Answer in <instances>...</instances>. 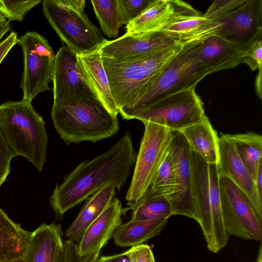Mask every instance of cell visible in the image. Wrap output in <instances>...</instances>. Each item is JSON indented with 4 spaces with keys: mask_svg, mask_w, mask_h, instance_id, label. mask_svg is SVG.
<instances>
[{
    "mask_svg": "<svg viewBox=\"0 0 262 262\" xmlns=\"http://www.w3.org/2000/svg\"><path fill=\"white\" fill-rule=\"evenodd\" d=\"M137 154L131 134L126 133L110 149L92 160L81 163L56 184L50 198L58 217L113 182L118 190L126 183Z\"/></svg>",
    "mask_w": 262,
    "mask_h": 262,
    "instance_id": "1",
    "label": "cell"
},
{
    "mask_svg": "<svg viewBox=\"0 0 262 262\" xmlns=\"http://www.w3.org/2000/svg\"><path fill=\"white\" fill-rule=\"evenodd\" d=\"M207 38L186 43L160 70L140 97L131 104L120 110L122 118L133 119L167 96L195 90L199 82L209 74L199 56L202 43Z\"/></svg>",
    "mask_w": 262,
    "mask_h": 262,
    "instance_id": "2",
    "label": "cell"
},
{
    "mask_svg": "<svg viewBox=\"0 0 262 262\" xmlns=\"http://www.w3.org/2000/svg\"><path fill=\"white\" fill-rule=\"evenodd\" d=\"M0 132L14 156L26 158L42 171L48 138L45 122L31 102L23 99L0 104Z\"/></svg>",
    "mask_w": 262,
    "mask_h": 262,
    "instance_id": "3",
    "label": "cell"
},
{
    "mask_svg": "<svg viewBox=\"0 0 262 262\" xmlns=\"http://www.w3.org/2000/svg\"><path fill=\"white\" fill-rule=\"evenodd\" d=\"M51 114L55 129L67 145L96 142L114 136L119 129L117 116L97 98L52 106Z\"/></svg>",
    "mask_w": 262,
    "mask_h": 262,
    "instance_id": "4",
    "label": "cell"
},
{
    "mask_svg": "<svg viewBox=\"0 0 262 262\" xmlns=\"http://www.w3.org/2000/svg\"><path fill=\"white\" fill-rule=\"evenodd\" d=\"M193 40L162 51L124 60L101 56L112 97L119 110L136 100L165 65Z\"/></svg>",
    "mask_w": 262,
    "mask_h": 262,
    "instance_id": "5",
    "label": "cell"
},
{
    "mask_svg": "<svg viewBox=\"0 0 262 262\" xmlns=\"http://www.w3.org/2000/svg\"><path fill=\"white\" fill-rule=\"evenodd\" d=\"M192 196L197 221L207 248L217 253L226 245L229 235L223 222L216 164H209L191 151Z\"/></svg>",
    "mask_w": 262,
    "mask_h": 262,
    "instance_id": "6",
    "label": "cell"
},
{
    "mask_svg": "<svg viewBox=\"0 0 262 262\" xmlns=\"http://www.w3.org/2000/svg\"><path fill=\"white\" fill-rule=\"evenodd\" d=\"M42 6L50 25L76 55L98 50L107 40L84 13L85 0H44Z\"/></svg>",
    "mask_w": 262,
    "mask_h": 262,
    "instance_id": "7",
    "label": "cell"
},
{
    "mask_svg": "<svg viewBox=\"0 0 262 262\" xmlns=\"http://www.w3.org/2000/svg\"><path fill=\"white\" fill-rule=\"evenodd\" d=\"M143 124L145 130L125 198L128 206L139 202L150 187L172 137L164 126L150 122Z\"/></svg>",
    "mask_w": 262,
    "mask_h": 262,
    "instance_id": "8",
    "label": "cell"
},
{
    "mask_svg": "<svg viewBox=\"0 0 262 262\" xmlns=\"http://www.w3.org/2000/svg\"><path fill=\"white\" fill-rule=\"evenodd\" d=\"M23 50L24 70L20 88L23 100L32 102L39 94L51 90L55 54L47 39L35 31H28L18 38Z\"/></svg>",
    "mask_w": 262,
    "mask_h": 262,
    "instance_id": "9",
    "label": "cell"
},
{
    "mask_svg": "<svg viewBox=\"0 0 262 262\" xmlns=\"http://www.w3.org/2000/svg\"><path fill=\"white\" fill-rule=\"evenodd\" d=\"M219 187L222 217L228 235L260 241L262 217L247 195L224 176H219Z\"/></svg>",
    "mask_w": 262,
    "mask_h": 262,
    "instance_id": "10",
    "label": "cell"
},
{
    "mask_svg": "<svg viewBox=\"0 0 262 262\" xmlns=\"http://www.w3.org/2000/svg\"><path fill=\"white\" fill-rule=\"evenodd\" d=\"M206 117L202 101L195 90H188L166 96L134 119L143 123L159 124L171 132H181Z\"/></svg>",
    "mask_w": 262,
    "mask_h": 262,
    "instance_id": "11",
    "label": "cell"
},
{
    "mask_svg": "<svg viewBox=\"0 0 262 262\" xmlns=\"http://www.w3.org/2000/svg\"><path fill=\"white\" fill-rule=\"evenodd\" d=\"M53 82V104L59 106L83 99L97 98L78 66L77 55L67 47L55 55Z\"/></svg>",
    "mask_w": 262,
    "mask_h": 262,
    "instance_id": "12",
    "label": "cell"
},
{
    "mask_svg": "<svg viewBox=\"0 0 262 262\" xmlns=\"http://www.w3.org/2000/svg\"><path fill=\"white\" fill-rule=\"evenodd\" d=\"M215 35L247 52L262 37V1L246 0L221 19Z\"/></svg>",
    "mask_w": 262,
    "mask_h": 262,
    "instance_id": "13",
    "label": "cell"
},
{
    "mask_svg": "<svg viewBox=\"0 0 262 262\" xmlns=\"http://www.w3.org/2000/svg\"><path fill=\"white\" fill-rule=\"evenodd\" d=\"M169 146L175 174L176 189L168 198L173 215H182L196 221V215L192 196L191 150L180 132H172Z\"/></svg>",
    "mask_w": 262,
    "mask_h": 262,
    "instance_id": "14",
    "label": "cell"
},
{
    "mask_svg": "<svg viewBox=\"0 0 262 262\" xmlns=\"http://www.w3.org/2000/svg\"><path fill=\"white\" fill-rule=\"evenodd\" d=\"M183 42L185 41H179L162 31L124 34L112 40H106L100 51L101 56L124 60L157 53Z\"/></svg>",
    "mask_w": 262,
    "mask_h": 262,
    "instance_id": "15",
    "label": "cell"
},
{
    "mask_svg": "<svg viewBox=\"0 0 262 262\" xmlns=\"http://www.w3.org/2000/svg\"><path fill=\"white\" fill-rule=\"evenodd\" d=\"M200 14L181 1L151 0L138 16L126 25L124 34L162 31L171 24Z\"/></svg>",
    "mask_w": 262,
    "mask_h": 262,
    "instance_id": "16",
    "label": "cell"
},
{
    "mask_svg": "<svg viewBox=\"0 0 262 262\" xmlns=\"http://www.w3.org/2000/svg\"><path fill=\"white\" fill-rule=\"evenodd\" d=\"M217 172L230 180L248 197L258 214L262 217V198L256 190L254 181L240 159L234 145L226 134L219 138Z\"/></svg>",
    "mask_w": 262,
    "mask_h": 262,
    "instance_id": "17",
    "label": "cell"
},
{
    "mask_svg": "<svg viewBox=\"0 0 262 262\" xmlns=\"http://www.w3.org/2000/svg\"><path fill=\"white\" fill-rule=\"evenodd\" d=\"M129 208H123L118 199L112 202L87 228L79 241L78 248L80 255L101 251L120 225L122 216Z\"/></svg>",
    "mask_w": 262,
    "mask_h": 262,
    "instance_id": "18",
    "label": "cell"
},
{
    "mask_svg": "<svg viewBox=\"0 0 262 262\" xmlns=\"http://www.w3.org/2000/svg\"><path fill=\"white\" fill-rule=\"evenodd\" d=\"M64 248L60 224H43L31 232L24 262H60Z\"/></svg>",
    "mask_w": 262,
    "mask_h": 262,
    "instance_id": "19",
    "label": "cell"
},
{
    "mask_svg": "<svg viewBox=\"0 0 262 262\" xmlns=\"http://www.w3.org/2000/svg\"><path fill=\"white\" fill-rule=\"evenodd\" d=\"M247 52L216 35L202 43L200 58L209 74L233 68L246 57Z\"/></svg>",
    "mask_w": 262,
    "mask_h": 262,
    "instance_id": "20",
    "label": "cell"
},
{
    "mask_svg": "<svg viewBox=\"0 0 262 262\" xmlns=\"http://www.w3.org/2000/svg\"><path fill=\"white\" fill-rule=\"evenodd\" d=\"M77 62L84 78L98 99L114 116L119 110L112 97L104 69L100 49L82 55H77Z\"/></svg>",
    "mask_w": 262,
    "mask_h": 262,
    "instance_id": "21",
    "label": "cell"
},
{
    "mask_svg": "<svg viewBox=\"0 0 262 262\" xmlns=\"http://www.w3.org/2000/svg\"><path fill=\"white\" fill-rule=\"evenodd\" d=\"M116 189L115 184L111 182L90 196L77 217L67 229L66 236L68 240L73 243L80 241L89 226L112 202Z\"/></svg>",
    "mask_w": 262,
    "mask_h": 262,
    "instance_id": "22",
    "label": "cell"
},
{
    "mask_svg": "<svg viewBox=\"0 0 262 262\" xmlns=\"http://www.w3.org/2000/svg\"><path fill=\"white\" fill-rule=\"evenodd\" d=\"M31 233L11 220L0 208V262L23 259Z\"/></svg>",
    "mask_w": 262,
    "mask_h": 262,
    "instance_id": "23",
    "label": "cell"
},
{
    "mask_svg": "<svg viewBox=\"0 0 262 262\" xmlns=\"http://www.w3.org/2000/svg\"><path fill=\"white\" fill-rule=\"evenodd\" d=\"M191 151L209 164H217L219 138L207 117L180 132Z\"/></svg>",
    "mask_w": 262,
    "mask_h": 262,
    "instance_id": "24",
    "label": "cell"
},
{
    "mask_svg": "<svg viewBox=\"0 0 262 262\" xmlns=\"http://www.w3.org/2000/svg\"><path fill=\"white\" fill-rule=\"evenodd\" d=\"M168 219L135 221L121 224L114 232L115 244L120 247H133L143 244L161 232Z\"/></svg>",
    "mask_w": 262,
    "mask_h": 262,
    "instance_id": "25",
    "label": "cell"
},
{
    "mask_svg": "<svg viewBox=\"0 0 262 262\" xmlns=\"http://www.w3.org/2000/svg\"><path fill=\"white\" fill-rule=\"evenodd\" d=\"M220 26L202 13L169 25L162 31L180 41L207 37L215 35Z\"/></svg>",
    "mask_w": 262,
    "mask_h": 262,
    "instance_id": "26",
    "label": "cell"
},
{
    "mask_svg": "<svg viewBox=\"0 0 262 262\" xmlns=\"http://www.w3.org/2000/svg\"><path fill=\"white\" fill-rule=\"evenodd\" d=\"M253 180L262 164V136L254 132L226 134Z\"/></svg>",
    "mask_w": 262,
    "mask_h": 262,
    "instance_id": "27",
    "label": "cell"
},
{
    "mask_svg": "<svg viewBox=\"0 0 262 262\" xmlns=\"http://www.w3.org/2000/svg\"><path fill=\"white\" fill-rule=\"evenodd\" d=\"M128 207L129 209L133 210L132 220L149 221L162 218L168 219L173 215L168 198L152 191L149 188L139 202Z\"/></svg>",
    "mask_w": 262,
    "mask_h": 262,
    "instance_id": "28",
    "label": "cell"
},
{
    "mask_svg": "<svg viewBox=\"0 0 262 262\" xmlns=\"http://www.w3.org/2000/svg\"><path fill=\"white\" fill-rule=\"evenodd\" d=\"M93 9L103 32L110 38H118L125 25L118 0H92Z\"/></svg>",
    "mask_w": 262,
    "mask_h": 262,
    "instance_id": "29",
    "label": "cell"
},
{
    "mask_svg": "<svg viewBox=\"0 0 262 262\" xmlns=\"http://www.w3.org/2000/svg\"><path fill=\"white\" fill-rule=\"evenodd\" d=\"M176 185L175 171L168 146L149 189L169 198L174 192Z\"/></svg>",
    "mask_w": 262,
    "mask_h": 262,
    "instance_id": "30",
    "label": "cell"
},
{
    "mask_svg": "<svg viewBox=\"0 0 262 262\" xmlns=\"http://www.w3.org/2000/svg\"><path fill=\"white\" fill-rule=\"evenodd\" d=\"M41 2V0H0V12L9 21H22L27 12Z\"/></svg>",
    "mask_w": 262,
    "mask_h": 262,
    "instance_id": "31",
    "label": "cell"
},
{
    "mask_svg": "<svg viewBox=\"0 0 262 262\" xmlns=\"http://www.w3.org/2000/svg\"><path fill=\"white\" fill-rule=\"evenodd\" d=\"M246 0H216L209 7L203 15L218 23L243 4Z\"/></svg>",
    "mask_w": 262,
    "mask_h": 262,
    "instance_id": "32",
    "label": "cell"
},
{
    "mask_svg": "<svg viewBox=\"0 0 262 262\" xmlns=\"http://www.w3.org/2000/svg\"><path fill=\"white\" fill-rule=\"evenodd\" d=\"M100 251L80 255L78 245L67 240L64 242L63 251L60 262H98Z\"/></svg>",
    "mask_w": 262,
    "mask_h": 262,
    "instance_id": "33",
    "label": "cell"
},
{
    "mask_svg": "<svg viewBox=\"0 0 262 262\" xmlns=\"http://www.w3.org/2000/svg\"><path fill=\"white\" fill-rule=\"evenodd\" d=\"M151 0H118L125 25L138 16Z\"/></svg>",
    "mask_w": 262,
    "mask_h": 262,
    "instance_id": "34",
    "label": "cell"
},
{
    "mask_svg": "<svg viewBox=\"0 0 262 262\" xmlns=\"http://www.w3.org/2000/svg\"><path fill=\"white\" fill-rule=\"evenodd\" d=\"M15 157L0 132V187L10 171V162Z\"/></svg>",
    "mask_w": 262,
    "mask_h": 262,
    "instance_id": "35",
    "label": "cell"
},
{
    "mask_svg": "<svg viewBox=\"0 0 262 262\" xmlns=\"http://www.w3.org/2000/svg\"><path fill=\"white\" fill-rule=\"evenodd\" d=\"M261 39L253 42L247 51L243 62L246 63L252 71L257 69L261 72L262 69V44Z\"/></svg>",
    "mask_w": 262,
    "mask_h": 262,
    "instance_id": "36",
    "label": "cell"
},
{
    "mask_svg": "<svg viewBox=\"0 0 262 262\" xmlns=\"http://www.w3.org/2000/svg\"><path fill=\"white\" fill-rule=\"evenodd\" d=\"M124 252L130 262H155L152 250L146 244L133 246Z\"/></svg>",
    "mask_w": 262,
    "mask_h": 262,
    "instance_id": "37",
    "label": "cell"
},
{
    "mask_svg": "<svg viewBox=\"0 0 262 262\" xmlns=\"http://www.w3.org/2000/svg\"><path fill=\"white\" fill-rule=\"evenodd\" d=\"M17 33L12 32L8 36L0 43V64L10 50L17 42Z\"/></svg>",
    "mask_w": 262,
    "mask_h": 262,
    "instance_id": "38",
    "label": "cell"
},
{
    "mask_svg": "<svg viewBox=\"0 0 262 262\" xmlns=\"http://www.w3.org/2000/svg\"><path fill=\"white\" fill-rule=\"evenodd\" d=\"M98 262H130L125 252L99 258Z\"/></svg>",
    "mask_w": 262,
    "mask_h": 262,
    "instance_id": "39",
    "label": "cell"
},
{
    "mask_svg": "<svg viewBox=\"0 0 262 262\" xmlns=\"http://www.w3.org/2000/svg\"><path fill=\"white\" fill-rule=\"evenodd\" d=\"M255 184L258 194L262 198V164L258 168Z\"/></svg>",
    "mask_w": 262,
    "mask_h": 262,
    "instance_id": "40",
    "label": "cell"
},
{
    "mask_svg": "<svg viewBox=\"0 0 262 262\" xmlns=\"http://www.w3.org/2000/svg\"><path fill=\"white\" fill-rule=\"evenodd\" d=\"M11 28L9 21L0 23V43L4 36L10 30Z\"/></svg>",
    "mask_w": 262,
    "mask_h": 262,
    "instance_id": "41",
    "label": "cell"
},
{
    "mask_svg": "<svg viewBox=\"0 0 262 262\" xmlns=\"http://www.w3.org/2000/svg\"><path fill=\"white\" fill-rule=\"evenodd\" d=\"M7 21L6 19L3 16L2 13L0 12V23H3Z\"/></svg>",
    "mask_w": 262,
    "mask_h": 262,
    "instance_id": "42",
    "label": "cell"
},
{
    "mask_svg": "<svg viewBox=\"0 0 262 262\" xmlns=\"http://www.w3.org/2000/svg\"><path fill=\"white\" fill-rule=\"evenodd\" d=\"M14 262H24V260H23V259H19V260H16Z\"/></svg>",
    "mask_w": 262,
    "mask_h": 262,
    "instance_id": "43",
    "label": "cell"
}]
</instances>
